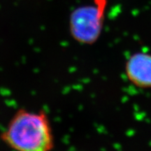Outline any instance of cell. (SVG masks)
Returning a JSON list of instances; mask_svg holds the SVG:
<instances>
[{"mask_svg": "<svg viewBox=\"0 0 151 151\" xmlns=\"http://www.w3.org/2000/svg\"><path fill=\"white\" fill-rule=\"evenodd\" d=\"M0 139L15 151H52L55 146L51 122L44 110L18 109Z\"/></svg>", "mask_w": 151, "mask_h": 151, "instance_id": "cell-1", "label": "cell"}, {"mask_svg": "<svg viewBox=\"0 0 151 151\" xmlns=\"http://www.w3.org/2000/svg\"><path fill=\"white\" fill-rule=\"evenodd\" d=\"M107 0H94L90 4L81 6L71 13L69 29L75 41L83 45H92L102 31Z\"/></svg>", "mask_w": 151, "mask_h": 151, "instance_id": "cell-2", "label": "cell"}, {"mask_svg": "<svg viewBox=\"0 0 151 151\" xmlns=\"http://www.w3.org/2000/svg\"><path fill=\"white\" fill-rule=\"evenodd\" d=\"M125 71L128 80L134 86L151 88V55L145 52L132 55L126 63Z\"/></svg>", "mask_w": 151, "mask_h": 151, "instance_id": "cell-3", "label": "cell"}]
</instances>
